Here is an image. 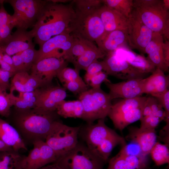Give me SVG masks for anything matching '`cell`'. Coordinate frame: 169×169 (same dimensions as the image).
Masks as SVG:
<instances>
[{
  "label": "cell",
  "instance_id": "277c9868",
  "mask_svg": "<svg viewBox=\"0 0 169 169\" xmlns=\"http://www.w3.org/2000/svg\"><path fill=\"white\" fill-rule=\"evenodd\" d=\"M74 8L75 14L69 25V33L74 36L96 42L105 33L103 24L97 12L98 9Z\"/></svg>",
  "mask_w": 169,
  "mask_h": 169
},
{
  "label": "cell",
  "instance_id": "6f0895ef",
  "mask_svg": "<svg viewBox=\"0 0 169 169\" xmlns=\"http://www.w3.org/2000/svg\"><path fill=\"white\" fill-rule=\"evenodd\" d=\"M162 2L164 7L167 9H169V0H162Z\"/></svg>",
  "mask_w": 169,
  "mask_h": 169
},
{
  "label": "cell",
  "instance_id": "ee69618b",
  "mask_svg": "<svg viewBox=\"0 0 169 169\" xmlns=\"http://www.w3.org/2000/svg\"><path fill=\"white\" fill-rule=\"evenodd\" d=\"M152 111V115L159 118L161 121L165 120L166 114L165 112L157 100L150 95L148 96Z\"/></svg>",
  "mask_w": 169,
  "mask_h": 169
},
{
  "label": "cell",
  "instance_id": "1f68e13d",
  "mask_svg": "<svg viewBox=\"0 0 169 169\" xmlns=\"http://www.w3.org/2000/svg\"><path fill=\"white\" fill-rule=\"evenodd\" d=\"M4 2L1 0L0 4V44L10 38L13 28L10 23L11 15L5 9Z\"/></svg>",
  "mask_w": 169,
  "mask_h": 169
},
{
  "label": "cell",
  "instance_id": "3957f363",
  "mask_svg": "<svg viewBox=\"0 0 169 169\" xmlns=\"http://www.w3.org/2000/svg\"><path fill=\"white\" fill-rule=\"evenodd\" d=\"M133 11L142 22L153 32L169 40V9L162 0H133Z\"/></svg>",
  "mask_w": 169,
  "mask_h": 169
},
{
  "label": "cell",
  "instance_id": "681fc988",
  "mask_svg": "<svg viewBox=\"0 0 169 169\" xmlns=\"http://www.w3.org/2000/svg\"><path fill=\"white\" fill-rule=\"evenodd\" d=\"M12 58L13 67L16 73L23 71L27 72L19 53L13 55Z\"/></svg>",
  "mask_w": 169,
  "mask_h": 169
},
{
  "label": "cell",
  "instance_id": "8d00e7d4",
  "mask_svg": "<svg viewBox=\"0 0 169 169\" xmlns=\"http://www.w3.org/2000/svg\"><path fill=\"white\" fill-rule=\"evenodd\" d=\"M79 72L75 69L66 67L59 72L56 77L63 84L69 82L82 79L79 75Z\"/></svg>",
  "mask_w": 169,
  "mask_h": 169
},
{
  "label": "cell",
  "instance_id": "cb8c5ba5",
  "mask_svg": "<svg viewBox=\"0 0 169 169\" xmlns=\"http://www.w3.org/2000/svg\"><path fill=\"white\" fill-rule=\"evenodd\" d=\"M148 165L147 158L118 153L109 160L106 169H146Z\"/></svg>",
  "mask_w": 169,
  "mask_h": 169
},
{
  "label": "cell",
  "instance_id": "8fae6325",
  "mask_svg": "<svg viewBox=\"0 0 169 169\" xmlns=\"http://www.w3.org/2000/svg\"><path fill=\"white\" fill-rule=\"evenodd\" d=\"M103 61L104 71L107 74L118 79L127 80L144 78L147 74L143 73L116 56L113 52L107 54Z\"/></svg>",
  "mask_w": 169,
  "mask_h": 169
},
{
  "label": "cell",
  "instance_id": "5bb4252c",
  "mask_svg": "<svg viewBox=\"0 0 169 169\" xmlns=\"http://www.w3.org/2000/svg\"><path fill=\"white\" fill-rule=\"evenodd\" d=\"M67 62L63 58H45L33 65L31 74L51 84L53 78L62 69L67 67Z\"/></svg>",
  "mask_w": 169,
  "mask_h": 169
},
{
  "label": "cell",
  "instance_id": "4fadbf2b",
  "mask_svg": "<svg viewBox=\"0 0 169 169\" xmlns=\"http://www.w3.org/2000/svg\"><path fill=\"white\" fill-rule=\"evenodd\" d=\"M116 134L105 124V119H102L98 120L95 124H87L82 127L80 126L79 135L88 147L94 151L103 141Z\"/></svg>",
  "mask_w": 169,
  "mask_h": 169
},
{
  "label": "cell",
  "instance_id": "83f0119b",
  "mask_svg": "<svg viewBox=\"0 0 169 169\" xmlns=\"http://www.w3.org/2000/svg\"><path fill=\"white\" fill-rule=\"evenodd\" d=\"M106 54L99 49L97 46L87 50L83 54L76 58L72 63L75 68L79 71L86 70L92 63L99 59L105 57Z\"/></svg>",
  "mask_w": 169,
  "mask_h": 169
},
{
  "label": "cell",
  "instance_id": "ac0fdd59",
  "mask_svg": "<svg viewBox=\"0 0 169 169\" xmlns=\"http://www.w3.org/2000/svg\"><path fill=\"white\" fill-rule=\"evenodd\" d=\"M49 85L44 80L29 74L27 72H19L13 76L10 84V92H13L14 90L19 92H32Z\"/></svg>",
  "mask_w": 169,
  "mask_h": 169
},
{
  "label": "cell",
  "instance_id": "c3c4849f",
  "mask_svg": "<svg viewBox=\"0 0 169 169\" xmlns=\"http://www.w3.org/2000/svg\"><path fill=\"white\" fill-rule=\"evenodd\" d=\"M14 75L11 73L4 71L0 68V87L6 90L9 89V78Z\"/></svg>",
  "mask_w": 169,
  "mask_h": 169
},
{
  "label": "cell",
  "instance_id": "7a4b0ae2",
  "mask_svg": "<svg viewBox=\"0 0 169 169\" xmlns=\"http://www.w3.org/2000/svg\"><path fill=\"white\" fill-rule=\"evenodd\" d=\"M75 14L72 3L67 5L47 1L37 22L30 32L39 47L51 38L69 32Z\"/></svg>",
  "mask_w": 169,
  "mask_h": 169
},
{
  "label": "cell",
  "instance_id": "5b68a950",
  "mask_svg": "<svg viewBox=\"0 0 169 169\" xmlns=\"http://www.w3.org/2000/svg\"><path fill=\"white\" fill-rule=\"evenodd\" d=\"M78 98L83 108L81 119L87 124H92L96 120L108 116L112 100L101 88L89 89L79 95Z\"/></svg>",
  "mask_w": 169,
  "mask_h": 169
},
{
  "label": "cell",
  "instance_id": "30bf717a",
  "mask_svg": "<svg viewBox=\"0 0 169 169\" xmlns=\"http://www.w3.org/2000/svg\"><path fill=\"white\" fill-rule=\"evenodd\" d=\"M153 32L133 11L128 18L127 42L130 46L142 54L152 38Z\"/></svg>",
  "mask_w": 169,
  "mask_h": 169
},
{
  "label": "cell",
  "instance_id": "680465c9",
  "mask_svg": "<svg viewBox=\"0 0 169 169\" xmlns=\"http://www.w3.org/2000/svg\"><path fill=\"white\" fill-rule=\"evenodd\" d=\"M1 0H0V3H1Z\"/></svg>",
  "mask_w": 169,
  "mask_h": 169
},
{
  "label": "cell",
  "instance_id": "44dd1931",
  "mask_svg": "<svg viewBox=\"0 0 169 169\" xmlns=\"http://www.w3.org/2000/svg\"><path fill=\"white\" fill-rule=\"evenodd\" d=\"M142 84L143 94L152 95L162 93L168 89L169 76L156 68L149 76L142 79Z\"/></svg>",
  "mask_w": 169,
  "mask_h": 169
},
{
  "label": "cell",
  "instance_id": "ab89813d",
  "mask_svg": "<svg viewBox=\"0 0 169 169\" xmlns=\"http://www.w3.org/2000/svg\"><path fill=\"white\" fill-rule=\"evenodd\" d=\"M118 153L141 158H147V156L143 154L139 145L135 142L131 141L129 144H126L122 146L121 149Z\"/></svg>",
  "mask_w": 169,
  "mask_h": 169
},
{
  "label": "cell",
  "instance_id": "d4e9b609",
  "mask_svg": "<svg viewBox=\"0 0 169 169\" xmlns=\"http://www.w3.org/2000/svg\"><path fill=\"white\" fill-rule=\"evenodd\" d=\"M0 139L16 151H27V146L16 129L6 120L0 118Z\"/></svg>",
  "mask_w": 169,
  "mask_h": 169
},
{
  "label": "cell",
  "instance_id": "e575fe53",
  "mask_svg": "<svg viewBox=\"0 0 169 169\" xmlns=\"http://www.w3.org/2000/svg\"><path fill=\"white\" fill-rule=\"evenodd\" d=\"M33 148L28 155L25 156L23 163L22 169H38L41 156L39 141L35 142L33 144Z\"/></svg>",
  "mask_w": 169,
  "mask_h": 169
},
{
  "label": "cell",
  "instance_id": "74e56055",
  "mask_svg": "<svg viewBox=\"0 0 169 169\" xmlns=\"http://www.w3.org/2000/svg\"><path fill=\"white\" fill-rule=\"evenodd\" d=\"M12 101L13 106L19 110H26L36 108V98L26 99L15 96L13 92H10Z\"/></svg>",
  "mask_w": 169,
  "mask_h": 169
},
{
  "label": "cell",
  "instance_id": "d6a6232c",
  "mask_svg": "<svg viewBox=\"0 0 169 169\" xmlns=\"http://www.w3.org/2000/svg\"><path fill=\"white\" fill-rule=\"evenodd\" d=\"M150 154L157 166L169 163V146L159 142H156L152 148Z\"/></svg>",
  "mask_w": 169,
  "mask_h": 169
},
{
  "label": "cell",
  "instance_id": "f5cc1de1",
  "mask_svg": "<svg viewBox=\"0 0 169 169\" xmlns=\"http://www.w3.org/2000/svg\"><path fill=\"white\" fill-rule=\"evenodd\" d=\"M151 115H152V111L147 96L143 108L142 117Z\"/></svg>",
  "mask_w": 169,
  "mask_h": 169
},
{
  "label": "cell",
  "instance_id": "f1b7e54d",
  "mask_svg": "<svg viewBox=\"0 0 169 169\" xmlns=\"http://www.w3.org/2000/svg\"><path fill=\"white\" fill-rule=\"evenodd\" d=\"M126 144L125 139L118 134L110 136L103 141L94 151L106 162L114 148L117 145Z\"/></svg>",
  "mask_w": 169,
  "mask_h": 169
},
{
  "label": "cell",
  "instance_id": "f6af8a7d",
  "mask_svg": "<svg viewBox=\"0 0 169 169\" xmlns=\"http://www.w3.org/2000/svg\"><path fill=\"white\" fill-rule=\"evenodd\" d=\"M160 102L166 114L165 121L166 125H169V90L168 89L164 92L151 95Z\"/></svg>",
  "mask_w": 169,
  "mask_h": 169
},
{
  "label": "cell",
  "instance_id": "9a60e30c",
  "mask_svg": "<svg viewBox=\"0 0 169 169\" xmlns=\"http://www.w3.org/2000/svg\"><path fill=\"white\" fill-rule=\"evenodd\" d=\"M143 79H130L116 83H105L109 89L108 93L112 100L131 99L141 96L143 94Z\"/></svg>",
  "mask_w": 169,
  "mask_h": 169
},
{
  "label": "cell",
  "instance_id": "7dc6e473",
  "mask_svg": "<svg viewBox=\"0 0 169 169\" xmlns=\"http://www.w3.org/2000/svg\"><path fill=\"white\" fill-rule=\"evenodd\" d=\"M108 75L104 71L99 72L91 78L89 85L93 88H101L102 83L111 82L108 78Z\"/></svg>",
  "mask_w": 169,
  "mask_h": 169
},
{
  "label": "cell",
  "instance_id": "d590c367",
  "mask_svg": "<svg viewBox=\"0 0 169 169\" xmlns=\"http://www.w3.org/2000/svg\"><path fill=\"white\" fill-rule=\"evenodd\" d=\"M13 106L10 93L0 87V115L8 118L9 115Z\"/></svg>",
  "mask_w": 169,
  "mask_h": 169
},
{
  "label": "cell",
  "instance_id": "8992f818",
  "mask_svg": "<svg viewBox=\"0 0 169 169\" xmlns=\"http://www.w3.org/2000/svg\"><path fill=\"white\" fill-rule=\"evenodd\" d=\"M106 162L96 153L81 143L54 163L62 169H104Z\"/></svg>",
  "mask_w": 169,
  "mask_h": 169
},
{
  "label": "cell",
  "instance_id": "7c38bea8",
  "mask_svg": "<svg viewBox=\"0 0 169 169\" xmlns=\"http://www.w3.org/2000/svg\"><path fill=\"white\" fill-rule=\"evenodd\" d=\"M35 91L36 108L47 111H56L67 95L64 87L52 84L38 88Z\"/></svg>",
  "mask_w": 169,
  "mask_h": 169
},
{
  "label": "cell",
  "instance_id": "ba28073f",
  "mask_svg": "<svg viewBox=\"0 0 169 169\" xmlns=\"http://www.w3.org/2000/svg\"><path fill=\"white\" fill-rule=\"evenodd\" d=\"M80 126L73 127L57 121L45 142L56 152L58 158L74 148L78 140Z\"/></svg>",
  "mask_w": 169,
  "mask_h": 169
},
{
  "label": "cell",
  "instance_id": "4dcf8cb0",
  "mask_svg": "<svg viewBox=\"0 0 169 169\" xmlns=\"http://www.w3.org/2000/svg\"><path fill=\"white\" fill-rule=\"evenodd\" d=\"M73 36L74 38L73 44L65 59L67 62L72 63L76 58L81 55L87 50L96 46L92 42Z\"/></svg>",
  "mask_w": 169,
  "mask_h": 169
},
{
  "label": "cell",
  "instance_id": "603a6c76",
  "mask_svg": "<svg viewBox=\"0 0 169 169\" xmlns=\"http://www.w3.org/2000/svg\"><path fill=\"white\" fill-rule=\"evenodd\" d=\"M127 42V29L116 30L105 33L96 43L98 47L106 55L118 48L123 46Z\"/></svg>",
  "mask_w": 169,
  "mask_h": 169
},
{
  "label": "cell",
  "instance_id": "11a10c76",
  "mask_svg": "<svg viewBox=\"0 0 169 169\" xmlns=\"http://www.w3.org/2000/svg\"><path fill=\"white\" fill-rule=\"evenodd\" d=\"M2 59L5 62L14 68L12 58L11 56L3 53Z\"/></svg>",
  "mask_w": 169,
  "mask_h": 169
},
{
  "label": "cell",
  "instance_id": "db71d44e",
  "mask_svg": "<svg viewBox=\"0 0 169 169\" xmlns=\"http://www.w3.org/2000/svg\"><path fill=\"white\" fill-rule=\"evenodd\" d=\"M14 151L15 150L11 146L0 139V152H9Z\"/></svg>",
  "mask_w": 169,
  "mask_h": 169
},
{
  "label": "cell",
  "instance_id": "ffe728a7",
  "mask_svg": "<svg viewBox=\"0 0 169 169\" xmlns=\"http://www.w3.org/2000/svg\"><path fill=\"white\" fill-rule=\"evenodd\" d=\"M164 38L162 34L159 33L153 32L151 41L145 49L148 60L156 67L164 72H168L165 65L163 44Z\"/></svg>",
  "mask_w": 169,
  "mask_h": 169
},
{
  "label": "cell",
  "instance_id": "f546056e",
  "mask_svg": "<svg viewBox=\"0 0 169 169\" xmlns=\"http://www.w3.org/2000/svg\"><path fill=\"white\" fill-rule=\"evenodd\" d=\"M25 156L13 151L0 152V169H22Z\"/></svg>",
  "mask_w": 169,
  "mask_h": 169
},
{
  "label": "cell",
  "instance_id": "60d3db41",
  "mask_svg": "<svg viewBox=\"0 0 169 169\" xmlns=\"http://www.w3.org/2000/svg\"><path fill=\"white\" fill-rule=\"evenodd\" d=\"M72 2L75 8L88 10H97L103 4L100 0H75Z\"/></svg>",
  "mask_w": 169,
  "mask_h": 169
},
{
  "label": "cell",
  "instance_id": "b9f144b4",
  "mask_svg": "<svg viewBox=\"0 0 169 169\" xmlns=\"http://www.w3.org/2000/svg\"><path fill=\"white\" fill-rule=\"evenodd\" d=\"M104 66L103 61L97 60L90 64L86 69L84 75L85 82L89 85L91 78L99 72L104 71Z\"/></svg>",
  "mask_w": 169,
  "mask_h": 169
},
{
  "label": "cell",
  "instance_id": "f907efd6",
  "mask_svg": "<svg viewBox=\"0 0 169 169\" xmlns=\"http://www.w3.org/2000/svg\"><path fill=\"white\" fill-rule=\"evenodd\" d=\"M163 49L165 64L168 71L169 68V41L164 40L163 44Z\"/></svg>",
  "mask_w": 169,
  "mask_h": 169
},
{
  "label": "cell",
  "instance_id": "6da1fadb",
  "mask_svg": "<svg viewBox=\"0 0 169 169\" xmlns=\"http://www.w3.org/2000/svg\"><path fill=\"white\" fill-rule=\"evenodd\" d=\"M59 116L56 111H47L36 108L11 110L9 123L17 131L25 144L45 141ZM9 123V122H8Z\"/></svg>",
  "mask_w": 169,
  "mask_h": 169
},
{
  "label": "cell",
  "instance_id": "bcb514c9",
  "mask_svg": "<svg viewBox=\"0 0 169 169\" xmlns=\"http://www.w3.org/2000/svg\"><path fill=\"white\" fill-rule=\"evenodd\" d=\"M141 121L140 128L145 130H155L161 122V120L152 115L142 117Z\"/></svg>",
  "mask_w": 169,
  "mask_h": 169
},
{
  "label": "cell",
  "instance_id": "4316f807",
  "mask_svg": "<svg viewBox=\"0 0 169 169\" xmlns=\"http://www.w3.org/2000/svg\"><path fill=\"white\" fill-rule=\"evenodd\" d=\"M56 111L59 116L65 118H68L81 119L83 108L79 100L62 101L59 105Z\"/></svg>",
  "mask_w": 169,
  "mask_h": 169
},
{
  "label": "cell",
  "instance_id": "7bdbcfd3",
  "mask_svg": "<svg viewBox=\"0 0 169 169\" xmlns=\"http://www.w3.org/2000/svg\"><path fill=\"white\" fill-rule=\"evenodd\" d=\"M37 50L34 47L31 48L19 53L26 71H28L31 68L34 64L36 55Z\"/></svg>",
  "mask_w": 169,
  "mask_h": 169
},
{
  "label": "cell",
  "instance_id": "d6986e66",
  "mask_svg": "<svg viewBox=\"0 0 169 169\" xmlns=\"http://www.w3.org/2000/svg\"><path fill=\"white\" fill-rule=\"evenodd\" d=\"M113 52L118 57L143 73H151L156 68L147 58L135 53L124 46L118 48Z\"/></svg>",
  "mask_w": 169,
  "mask_h": 169
},
{
  "label": "cell",
  "instance_id": "2e32d148",
  "mask_svg": "<svg viewBox=\"0 0 169 169\" xmlns=\"http://www.w3.org/2000/svg\"><path fill=\"white\" fill-rule=\"evenodd\" d=\"M30 31L17 29L10 38L0 44L3 53L11 56L34 47Z\"/></svg>",
  "mask_w": 169,
  "mask_h": 169
},
{
  "label": "cell",
  "instance_id": "816d5d0a",
  "mask_svg": "<svg viewBox=\"0 0 169 169\" xmlns=\"http://www.w3.org/2000/svg\"><path fill=\"white\" fill-rule=\"evenodd\" d=\"M159 138L163 141L165 144L169 146V126L165 125L160 131Z\"/></svg>",
  "mask_w": 169,
  "mask_h": 169
},
{
  "label": "cell",
  "instance_id": "9f6ffc18",
  "mask_svg": "<svg viewBox=\"0 0 169 169\" xmlns=\"http://www.w3.org/2000/svg\"><path fill=\"white\" fill-rule=\"evenodd\" d=\"M38 169H62L54 163L48 165Z\"/></svg>",
  "mask_w": 169,
  "mask_h": 169
},
{
  "label": "cell",
  "instance_id": "f35d334b",
  "mask_svg": "<svg viewBox=\"0 0 169 169\" xmlns=\"http://www.w3.org/2000/svg\"><path fill=\"white\" fill-rule=\"evenodd\" d=\"M66 90H68L74 95H79L89 89V85L82 79L65 83L63 84Z\"/></svg>",
  "mask_w": 169,
  "mask_h": 169
},
{
  "label": "cell",
  "instance_id": "836d02e7",
  "mask_svg": "<svg viewBox=\"0 0 169 169\" xmlns=\"http://www.w3.org/2000/svg\"><path fill=\"white\" fill-rule=\"evenodd\" d=\"M103 5L110 8L128 18L133 9V0H103Z\"/></svg>",
  "mask_w": 169,
  "mask_h": 169
},
{
  "label": "cell",
  "instance_id": "9c48e42d",
  "mask_svg": "<svg viewBox=\"0 0 169 169\" xmlns=\"http://www.w3.org/2000/svg\"><path fill=\"white\" fill-rule=\"evenodd\" d=\"M73 41V37L69 32L51 38L40 46L38 50H37L34 64L49 57L63 58L65 60Z\"/></svg>",
  "mask_w": 169,
  "mask_h": 169
},
{
  "label": "cell",
  "instance_id": "484cf974",
  "mask_svg": "<svg viewBox=\"0 0 169 169\" xmlns=\"http://www.w3.org/2000/svg\"><path fill=\"white\" fill-rule=\"evenodd\" d=\"M143 108L125 111L109 117L115 127L121 131L130 124L140 120L142 117Z\"/></svg>",
  "mask_w": 169,
  "mask_h": 169
},
{
  "label": "cell",
  "instance_id": "52a82bcc",
  "mask_svg": "<svg viewBox=\"0 0 169 169\" xmlns=\"http://www.w3.org/2000/svg\"><path fill=\"white\" fill-rule=\"evenodd\" d=\"M13 7L10 23L13 28L27 30L34 25L47 1L9 0L6 1Z\"/></svg>",
  "mask_w": 169,
  "mask_h": 169
},
{
  "label": "cell",
  "instance_id": "e0dca14e",
  "mask_svg": "<svg viewBox=\"0 0 169 169\" xmlns=\"http://www.w3.org/2000/svg\"><path fill=\"white\" fill-rule=\"evenodd\" d=\"M97 12L103 24L105 33L127 29L128 18L115 10L103 5Z\"/></svg>",
  "mask_w": 169,
  "mask_h": 169
},
{
  "label": "cell",
  "instance_id": "7402d4cb",
  "mask_svg": "<svg viewBox=\"0 0 169 169\" xmlns=\"http://www.w3.org/2000/svg\"><path fill=\"white\" fill-rule=\"evenodd\" d=\"M127 139L136 142L140 146L143 154L147 156L156 143L155 130H145L134 127L130 128Z\"/></svg>",
  "mask_w": 169,
  "mask_h": 169
}]
</instances>
